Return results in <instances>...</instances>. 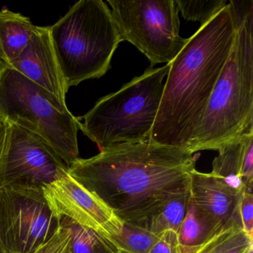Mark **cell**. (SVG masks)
Here are the masks:
<instances>
[{"mask_svg": "<svg viewBox=\"0 0 253 253\" xmlns=\"http://www.w3.org/2000/svg\"><path fill=\"white\" fill-rule=\"evenodd\" d=\"M158 239V235L147 229L123 221L121 232L109 241L128 253H149Z\"/></svg>", "mask_w": 253, "mask_h": 253, "instance_id": "cell-19", "label": "cell"}, {"mask_svg": "<svg viewBox=\"0 0 253 253\" xmlns=\"http://www.w3.org/2000/svg\"><path fill=\"white\" fill-rule=\"evenodd\" d=\"M48 29L69 89L106 75L122 42L110 8L102 0H81Z\"/></svg>", "mask_w": 253, "mask_h": 253, "instance_id": "cell-4", "label": "cell"}, {"mask_svg": "<svg viewBox=\"0 0 253 253\" xmlns=\"http://www.w3.org/2000/svg\"><path fill=\"white\" fill-rule=\"evenodd\" d=\"M189 198L218 230L228 225H241L239 209L244 193L237 192L211 173L193 169L189 177Z\"/></svg>", "mask_w": 253, "mask_h": 253, "instance_id": "cell-12", "label": "cell"}, {"mask_svg": "<svg viewBox=\"0 0 253 253\" xmlns=\"http://www.w3.org/2000/svg\"><path fill=\"white\" fill-rule=\"evenodd\" d=\"M8 124L0 187L42 189L67 172V165L44 139Z\"/></svg>", "mask_w": 253, "mask_h": 253, "instance_id": "cell-9", "label": "cell"}, {"mask_svg": "<svg viewBox=\"0 0 253 253\" xmlns=\"http://www.w3.org/2000/svg\"><path fill=\"white\" fill-rule=\"evenodd\" d=\"M248 135L226 145L218 151V156L213 161L212 171L210 172L229 187L241 193L245 192L241 176V167L244 143Z\"/></svg>", "mask_w": 253, "mask_h": 253, "instance_id": "cell-15", "label": "cell"}, {"mask_svg": "<svg viewBox=\"0 0 253 253\" xmlns=\"http://www.w3.org/2000/svg\"><path fill=\"white\" fill-rule=\"evenodd\" d=\"M219 231L208 216L189 198L186 214L178 233L181 253H189Z\"/></svg>", "mask_w": 253, "mask_h": 253, "instance_id": "cell-14", "label": "cell"}, {"mask_svg": "<svg viewBox=\"0 0 253 253\" xmlns=\"http://www.w3.org/2000/svg\"><path fill=\"white\" fill-rule=\"evenodd\" d=\"M60 225L69 232L71 253H116L118 249L109 240L69 217L61 216Z\"/></svg>", "mask_w": 253, "mask_h": 253, "instance_id": "cell-17", "label": "cell"}, {"mask_svg": "<svg viewBox=\"0 0 253 253\" xmlns=\"http://www.w3.org/2000/svg\"><path fill=\"white\" fill-rule=\"evenodd\" d=\"M237 33L188 152L220 151L253 133V1L230 0Z\"/></svg>", "mask_w": 253, "mask_h": 253, "instance_id": "cell-3", "label": "cell"}, {"mask_svg": "<svg viewBox=\"0 0 253 253\" xmlns=\"http://www.w3.org/2000/svg\"><path fill=\"white\" fill-rule=\"evenodd\" d=\"M149 253H181L178 241V233L167 230L158 235V241Z\"/></svg>", "mask_w": 253, "mask_h": 253, "instance_id": "cell-24", "label": "cell"}, {"mask_svg": "<svg viewBox=\"0 0 253 253\" xmlns=\"http://www.w3.org/2000/svg\"><path fill=\"white\" fill-rule=\"evenodd\" d=\"M68 173L126 223L144 228L166 204L189 192L196 157L151 140L115 143Z\"/></svg>", "mask_w": 253, "mask_h": 253, "instance_id": "cell-1", "label": "cell"}, {"mask_svg": "<svg viewBox=\"0 0 253 253\" xmlns=\"http://www.w3.org/2000/svg\"><path fill=\"white\" fill-rule=\"evenodd\" d=\"M42 192L48 207L57 217H69L109 241L121 232L122 220L68 171L44 186Z\"/></svg>", "mask_w": 253, "mask_h": 253, "instance_id": "cell-10", "label": "cell"}, {"mask_svg": "<svg viewBox=\"0 0 253 253\" xmlns=\"http://www.w3.org/2000/svg\"><path fill=\"white\" fill-rule=\"evenodd\" d=\"M237 33L230 3L201 26L169 70L151 140L187 151L199 128L217 80L229 58Z\"/></svg>", "mask_w": 253, "mask_h": 253, "instance_id": "cell-2", "label": "cell"}, {"mask_svg": "<svg viewBox=\"0 0 253 253\" xmlns=\"http://www.w3.org/2000/svg\"><path fill=\"white\" fill-rule=\"evenodd\" d=\"M251 250L253 240L244 232L241 224L234 223L188 253H247Z\"/></svg>", "mask_w": 253, "mask_h": 253, "instance_id": "cell-16", "label": "cell"}, {"mask_svg": "<svg viewBox=\"0 0 253 253\" xmlns=\"http://www.w3.org/2000/svg\"><path fill=\"white\" fill-rule=\"evenodd\" d=\"M189 198V190L170 200L149 219L144 229L158 236L167 230H172L179 233L186 214Z\"/></svg>", "mask_w": 253, "mask_h": 253, "instance_id": "cell-18", "label": "cell"}, {"mask_svg": "<svg viewBox=\"0 0 253 253\" xmlns=\"http://www.w3.org/2000/svg\"><path fill=\"white\" fill-rule=\"evenodd\" d=\"M60 227L42 189L0 187V237L11 253H32Z\"/></svg>", "mask_w": 253, "mask_h": 253, "instance_id": "cell-8", "label": "cell"}, {"mask_svg": "<svg viewBox=\"0 0 253 253\" xmlns=\"http://www.w3.org/2000/svg\"><path fill=\"white\" fill-rule=\"evenodd\" d=\"M185 20L198 21L204 26L227 5L226 0H174Z\"/></svg>", "mask_w": 253, "mask_h": 253, "instance_id": "cell-20", "label": "cell"}, {"mask_svg": "<svg viewBox=\"0 0 253 253\" xmlns=\"http://www.w3.org/2000/svg\"><path fill=\"white\" fill-rule=\"evenodd\" d=\"M241 176L245 192L253 193V133L249 134L244 143Z\"/></svg>", "mask_w": 253, "mask_h": 253, "instance_id": "cell-21", "label": "cell"}, {"mask_svg": "<svg viewBox=\"0 0 253 253\" xmlns=\"http://www.w3.org/2000/svg\"><path fill=\"white\" fill-rule=\"evenodd\" d=\"M0 253H11V252L8 251V249L4 245L2 242L1 237H0Z\"/></svg>", "mask_w": 253, "mask_h": 253, "instance_id": "cell-26", "label": "cell"}, {"mask_svg": "<svg viewBox=\"0 0 253 253\" xmlns=\"http://www.w3.org/2000/svg\"><path fill=\"white\" fill-rule=\"evenodd\" d=\"M2 64V60H1V57H0V65Z\"/></svg>", "mask_w": 253, "mask_h": 253, "instance_id": "cell-29", "label": "cell"}, {"mask_svg": "<svg viewBox=\"0 0 253 253\" xmlns=\"http://www.w3.org/2000/svg\"><path fill=\"white\" fill-rule=\"evenodd\" d=\"M121 41L141 51L151 67L171 63L189 39L180 36L174 0H108Z\"/></svg>", "mask_w": 253, "mask_h": 253, "instance_id": "cell-7", "label": "cell"}, {"mask_svg": "<svg viewBox=\"0 0 253 253\" xmlns=\"http://www.w3.org/2000/svg\"><path fill=\"white\" fill-rule=\"evenodd\" d=\"M253 253V250H250V251L248 252V253Z\"/></svg>", "mask_w": 253, "mask_h": 253, "instance_id": "cell-28", "label": "cell"}, {"mask_svg": "<svg viewBox=\"0 0 253 253\" xmlns=\"http://www.w3.org/2000/svg\"><path fill=\"white\" fill-rule=\"evenodd\" d=\"M116 253H128L127 252L124 251V250H118V251Z\"/></svg>", "mask_w": 253, "mask_h": 253, "instance_id": "cell-27", "label": "cell"}, {"mask_svg": "<svg viewBox=\"0 0 253 253\" xmlns=\"http://www.w3.org/2000/svg\"><path fill=\"white\" fill-rule=\"evenodd\" d=\"M69 232L60 226L54 236L32 253H71Z\"/></svg>", "mask_w": 253, "mask_h": 253, "instance_id": "cell-22", "label": "cell"}, {"mask_svg": "<svg viewBox=\"0 0 253 253\" xmlns=\"http://www.w3.org/2000/svg\"><path fill=\"white\" fill-rule=\"evenodd\" d=\"M0 118L42 137L68 167L80 158L79 118L5 64L0 65Z\"/></svg>", "mask_w": 253, "mask_h": 253, "instance_id": "cell-6", "label": "cell"}, {"mask_svg": "<svg viewBox=\"0 0 253 253\" xmlns=\"http://www.w3.org/2000/svg\"><path fill=\"white\" fill-rule=\"evenodd\" d=\"M6 66L17 71L42 88L64 109H68L66 97L69 88L53 49L48 26H38L24 51Z\"/></svg>", "mask_w": 253, "mask_h": 253, "instance_id": "cell-11", "label": "cell"}, {"mask_svg": "<svg viewBox=\"0 0 253 253\" xmlns=\"http://www.w3.org/2000/svg\"><path fill=\"white\" fill-rule=\"evenodd\" d=\"M8 128L9 124L5 120L0 118V172L3 162L6 148L7 139H8Z\"/></svg>", "mask_w": 253, "mask_h": 253, "instance_id": "cell-25", "label": "cell"}, {"mask_svg": "<svg viewBox=\"0 0 253 253\" xmlns=\"http://www.w3.org/2000/svg\"><path fill=\"white\" fill-rule=\"evenodd\" d=\"M29 17L8 9L0 11V57L8 65L29 45L38 30Z\"/></svg>", "mask_w": 253, "mask_h": 253, "instance_id": "cell-13", "label": "cell"}, {"mask_svg": "<svg viewBox=\"0 0 253 253\" xmlns=\"http://www.w3.org/2000/svg\"><path fill=\"white\" fill-rule=\"evenodd\" d=\"M169 64L149 67L116 92L100 98L81 117L80 129L99 149L150 140Z\"/></svg>", "mask_w": 253, "mask_h": 253, "instance_id": "cell-5", "label": "cell"}, {"mask_svg": "<svg viewBox=\"0 0 253 253\" xmlns=\"http://www.w3.org/2000/svg\"><path fill=\"white\" fill-rule=\"evenodd\" d=\"M241 227L250 239L253 240V194L244 192L239 209Z\"/></svg>", "mask_w": 253, "mask_h": 253, "instance_id": "cell-23", "label": "cell"}]
</instances>
